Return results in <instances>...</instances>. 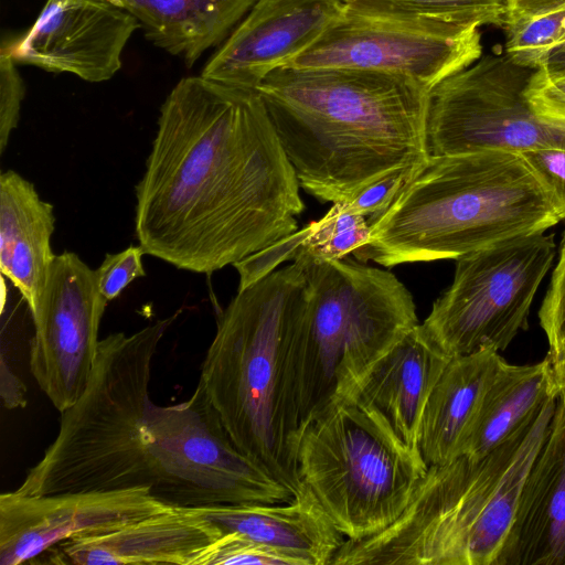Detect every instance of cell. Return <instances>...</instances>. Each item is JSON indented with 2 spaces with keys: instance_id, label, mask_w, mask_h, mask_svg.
Returning a JSON list of instances; mask_svg holds the SVG:
<instances>
[{
  "instance_id": "6da1fadb",
  "label": "cell",
  "mask_w": 565,
  "mask_h": 565,
  "mask_svg": "<svg viewBox=\"0 0 565 565\" xmlns=\"http://www.w3.org/2000/svg\"><path fill=\"white\" fill-rule=\"evenodd\" d=\"M299 188L258 92L184 77L136 185V237L145 254L211 275L297 232Z\"/></svg>"
},
{
  "instance_id": "7a4b0ae2",
  "label": "cell",
  "mask_w": 565,
  "mask_h": 565,
  "mask_svg": "<svg viewBox=\"0 0 565 565\" xmlns=\"http://www.w3.org/2000/svg\"><path fill=\"white\" fill-rule=\"evenodd\" d=\"M256 92L300 188L321 202H350L428 158L430 89L409 77L364 68L279 67Z\"/></svg>"
},
{
  "instance_id": "3957f363",
  "label": "cell",
  "mask_w": 565,
  "mask_h": 565,
  "mask_svg": "<svg viewBox=\"0 0 565 565\" xmlns=\"http://www.w3.org/2000/svg\"><path fill=\"white\" fill-rule=\"evenodd\" d=\"M306 291L296 260L237 290L217 318L196 386L236 447L294 495L303 483L292 342Z\"/></svg>"
},
{
  "instance_id": "277c9868",
  "label": "cell",
  "mask_w": 565,
  "mask_h": 565,
  "mask_svg": "<svg viewBox=\"0 0 565 565\" xmlns=\"http://www.w3.org/2000/svg\"><path fill=\"white\" fill-rule=\"evenodd\" d=\"M562 221L551 196L516 152L428 156L351 254L384 267L457 259Z\"/></svg>"
},
{
  "instance_id": "5b68a950",
  "label": "cell",
  "mask_w": 565,
  "mask_h": 565,
  "mask_svg": "<svg viewBox=\"0 0 565 565\" xmlns=\"http://www.w3.org/2000/svg\"><path fill=\"white\" fill-rule=\"evenodd\" d=\"M557 396L486 456L428 466L403 514L375 535L345 540L330 565H502Z\"/></svg>"
},
{
  "instance_id": "8992f818",
  "label": "cell",
  "mask_w": 565,
  "mask_h": 565,
  "mask_svg": "<svg viewBox=\"0 0 565 565\" xmlns=\"http://www.w3.org/2000/svg\"><path fill=\"white\" fill-rule=\"evenodd\" d=\"M181 311L132 334L116 332L99 341L86 388L61 413L55 439L17 493L149 487L147 417L152 405V361Z\"/></svg>"
},
{
  "instance_id": "52a82bcc",
  "label": "cell",
  "mask_w": 565,
  "mask_h": 565,
  "mask_svg": "<svg viewBox=\"0 0 565 565\" xmlns=\"http://www.w3.org/2000/svg\"><path fill=\"white\" fill-rule=\"evenodd\" d=\"M307 291L292 360L300 426L348 397L372 366L419 323L411 291L361 262L297 256Z\"/></svg>"
},
{
  "instance_id": "ba28073f",
  "label": "cell",
  "mask_w": 565,
  "mask_h": 565,
  "mask_svg": "<svg viewBox=\"0 0 565 565\" xmlns=\"http://www.w3.org/2000/svg\"><path fill=\"white\" fill-rule=\"evenodd\" d=\"M297 460L302 483L345 540L391 526L428 468L350 397L301 427Z\"/></svg>"
},
{
  "instance_id": "9c48e42d",
  "label": "cell",
  "mask_w": 565,
  "mask_h": 565,
  "mask_svg": "<svg viewBox=\"0 0 565 565\" xmlns=\"http://www.w3.org/2000/svg\"><path fill=\"white\" fill-rule=\"evenodd\" d=\"M147 460L152 494L172 507L275 503L294 497L236 447L198 388L179 404L152 403Z\"/></svg>"
},
{
  "instance_id": "30bf717a",
  "label": "cell",
  "mask_w": 565,
  "mask_h": 565,
  "mask_svg": "<svg viewBox=\"0 0 565 565\" xmlns=\"http://www.w3.org/2000/svg\"><path fill=\"white\" fill-rule=\"evenodd\" d=\"M556 255L554 234L537 233L468 253L422 326L450 358L505 350L529 326L536 291Z\"/></svg>"
},
{
  "instance_id": "8fae6325",
  "label": "cell",
  "mask_w": 565,
  "mask_h": 565,
  "mask_svg": "<svg viewBox=\"0 0 565 565\" xmlns=\"http://www.w3.org/2000/svg\"><path fill=\"white\" fill-rule=\"evenodd\" d=\"M479 28L344 0L326 31L282 67L372 70L406 76L431 89L481 57Z\"/></svg>"
},
{
  "instance_id": "7c38bea8",
  "label": "cell",
  "mask_w": 565,
  "mask_h": 565,
  "mask_svg": "<svg viewBox=\"0 0 565 565\" xmlns=\"http://www.w3.org/2000/svg\"><path fill=\"white\" fill-rule=\"evenodd\" d=\"M533 72L505 53L490 54L434 86L426 125L428 156L565 147V132L542 121L526 100Z\"/></svg>"
},
{
  "instance_id": "4fadbf2b",
  "label": "cell",
  "mask_w": 565,
  "mask_h": 565,
  "mask_svg": "<svg viewBox=\"0 0 565 565\" xmlns=\"http://www.w3.org/2000/svg\"><path fill=\"white\" fill-rule=\"evenodd\" d=\"M107 303L98 289L96 270L75 253L55 255L39 303L30 313L34 326L30 370L60 413L86 388Z\"/></svg>"
},
{
  "instance_id": "5bb4252c",
  "label": "cell",
  "mask_w": 565,
  "mask_h": 565,
  "mask_svg": "<svg viewBox=\"0 0 565 565\" xmlns=\"http://www.w3.org/2000/svg\"><path fill=\"white\" fill-rule=\"evenodd\" d=\"M172 508L149 487L42 495L4 492L0 494V564L31 562L65 541Z\"/></svg>"
},
{
  "instance_id": "9a60e30c",
  "label": "cell",
  "mask_w": 565,
  "mask_h": 565,
  "mask_svg": "<svg viewBox=\"0 0 565 565\" xmlns=\"http://www.w3.org/2000/svg\"><path fill=\"white\" fill-rule=\"evenodd\" d=\"M139 28L107 0H46L31 28L2 50L17 64L99 83L121 68L124 49Z\"/></svg>"
},
{
  "instance_id": "2e32d148",
  "label": "cell",
  "mask_w": 565,
  "mask_h": 565,
  "mask_svg": "<svg viewBox=\"0 0 565 565\" xmlns=\"http://www.w3.org/2000/svg\"><path fill=\"white\" fill-rule=\"evenodd\" d=\"M343 4L344 0H256L201 76L232 88L256 90L267 75L307 50Z\"/></svg>"
},
{
  "instance_id": "e0dca14e",
  "label": "cell",
  "mask_w": 565,
  "mask_h": 565,
  "mask_svg": "<svg viewBox=\"0 0 565 565\" xmlns=\"http://www.w3.org/2000/svg\"><path fill=\"white\" fill-rule=\"evenodd\" d=\"M222 530L198 508L174 507L117 529L65 541L49 552L58 564L207 565Z\"/></svg>"
},
{
  "instance_id": "ac0fdd59",
  "label": "cell",
  "mask_w": 565,
  "mask_h": 565,
  "mask_svg": "<svg viewBox=\"0 0 565 565\" xmlns=\"http://www.w3.org/2000/svg\"><path fill=\"white\" fill-rule=\"evenodd\" d=\"M450 359L418 323L372 366L348 397L401 444L420 454L424 412Z\"/></svg>"
},
{
  "instance_id": "d6986e66",
  "label": "cell",
  "mask_w": 565,
  "mask_h": 565,
  "mask_svg": "<svg viewBox=\"0 0 565 565\" xmlns=\"http://www.w3.org/2000/svg\"><path fill=\"white\" fill-rule=\"evenodd\" d=\"M502 565H565V399L524 482Z\"/></svg>"
},
{
  "instance_id": "ffe728a7",
  "label": "cell",
  "mask_w": 565,
  "mask_h": 565,
  "mask_svg": "<svg viewBox=\"0 0 565 565\" xmlns=\"http://www.w3.org/2000/svg\"><path fill=\"white\" fill-rule=\"evenodd\" d=\"M223 533H237L299 559L330 565L345 541L308 487L290 500L198 508Z\"/></svg>"
},
{
  "instance_id": "44dd1931",
  "label": "cell",
  "mask_w": 565,
  "mask_h": 565,
  "mask_svg": "<svg viewBox=\"0 0 565 565\" xmlns=\"http://www.w3.org/2000/svg\"><path fill=\"white\" fill-rule=\"evenodd\" d=\"M505 360L493 349L452 356L428 398L419 451L428 466L461 456L484 395Z\"/></svg>"
},
{
  "instance_id": "7402d4cb",
  "label": "cell",
  "mask_w": 565,
  "mask_h": 565,
  "mask_svg": "<svg viewBox=\"0 0 565 565\" xmlns=\"http://www.w3.org/2000/svg\"><path fill=\"white\" fill-rule=\"evenodd\" d=\"M53 205L41 200L33 183L18 172L0 175V269L32 313L44 290L55 255Z\"/></svg>"
},
{
  "instance_id": "603a6c76",
  "label": "cell",
  "mask_w": 565,
  "mask_h": 565,
  "mask_svg": "<svg viewBox=\"0 0 565 565\" xmlns=\"http://www.w3.org/2000/svg\"><path fill=\"white\" fill-rule=\"evenodd\" d=\"M139 22L146 38L194 64L223 43L256 0H107Z\"/></svg>"
},
{
  "instance_id": "cb8c5ba5",
  "label": "cell",
  "mask_w": 565,
  "mask_h": 565,
  "mask_svg": "<svg viewBox=\"0 0 565 565\" xmlns=\"http://www.w3.org/2000/svg\"><path fill=\"white\" fill-rule=\"evenodd\" d=\"M553 366L546 356L534 364L504 361L489 386L462 455L481 458L510 438L553 394Z\"/></svg>"
},
{
  "instance_id": "d4e9b609",
  "label": "cell",
  "mask_w": 565,
  "mask_h": 565,
  "mask_svg": "<svg viewBox=\"0 0 565 565\" xmlns=\"http://www.w3.org/2000/svg\"><path fill=\"white\" fill-rule=\"evenodd\" d=\"M301 231L302 239L294 258L333 260L342 259L362 245L369 237L370 226L366 216L352 212L345 202H335L320 220Z\"/></svg>"
},
{
  "instance_id": "484cf974",
  "label": "cell",
  "mask_w": 565,
  "mask_h": 565,
  "mask_svg": "<svg viewBox=\"0 0 565 565\" xmlns=\"http://www.w3.org/2000/svg\"><path fill=\"white\" fill-rule=\"evenodd\" d=\"M505 29V54L521 66L537 70L544 57L565 42V6Z\"/></svg>"
},
{
  "instance_id": "4316f807",
  "label": "cell",
  "mask_w": 565,
  "mask_h": 565,
  "mask_svg": "<svg viewBox=\"0 0 565 565\" xmlns=\"http://www.w3.org/2000/svg\"><path fill=\"white\" fill-rule=\"evenodd\" d=\"M478 26L508 23V0H355Z\"/></svg>"
},
{
  "instance_id": "83f0119b",
  "label": "cell",
  "mask_w": 565,
  "mask_h": 565,
  "mask_svg": "<svg viewBox=\"0 0 565 565\" xmlns=\"http://www.w3.org/2000/svg\"><path fill=\"white\" fill-rule=\"evenodd\" d=\"M539 318L548 341L546 356L555 369L565 363V233Z\"/></svg>"
},
{
  "instance_id": "f1b7e54d",
  "label": "cell",
  "mask_w": 565,
  "mask_h": 565,
  "mask_svg": "<svg viewBox=\"0 0 565 565\" xmlns=\"http://www.w3.org/2000/svg\"><path fill=\"white\" fill-rule=\"evenodd\" d=\"M302 565L296 557L228 532L215 542L207 565Z\"/></svg>"
},
{
  "instance_id": "f546056e",
  "label": "cell",
  "mask_w": 565,
  "mask_h": 565,
  "mask_svg": "<svg viewBox=\"0 0 565 565\" xmlns=\"http://www.w3.org/2000/svg\"><path fill=\"white\" fill-rule=\"evenodd\" d=\"M525 97L542 121L565 132V72L534 70L525 88Z\"/></svg>"
},
{
  "instance_id": "4dcf8cb0",
  "label": "cell",
  "mask_w": 565,
  "mask_h": 565,
  "mask_svg": "<svg viewBox=\"0 0 565 565\" xmlns=\"http://www.w3.org/2000/svg\"><path fill=\"white\" fill-rule=\"evenodd\" d=\"M143 255L145 250L140 245L129 246L116 254H106L96 269V277L98 289L108 301L118 298L135 279L146 276Z\"/></svg>"
},
{
  "instance_id": "1f68e13d",
  "label": "cell",
  "mask_w": 565,
  "mask_h": 565,
  "mask_svg": "<svg viewBox=\"0 0 565 565\" xmlns=\"http://www.w3.org/2000/svg\"><path fill=\"white\" fill-rule=\"evenodd\" d=\"M520 154L545 188L561 218L565 220V147L535 148Z\"/></svg>"
},
{
  "instance_id": "d6a6232c",
  "label": "cell",
  "mask_w": 565,
  "mask_h": 565,
  "mask_svg": "<svg viewBox=\"0 0 565 565\" xmlns=\"http://www.w3.org/2000/svg\"><path fill=\"white\" fill-rule=\"evenodd\" d=\"M14 60L1 49L0 55V154H3L11 132L17 128L25 95L23 79Z\"/></svg>"
},
{
  "instance_id": "836d02e7",
  "label": "cell",
  "mask_w": 565,
  "mask_h": 565,
  "mask_svg": "<svg viewBox=\"0 0 565 565\" xmlns=\"http://www.w3.org/2000/svg\"><path fill=\"white\" fill-rule=\"evenodd\" d=\"M415 168L392 173L381 181L371 184L352 201L345 202L347 206L352 212L363 216H372L383 212L404 186Z\"/></svg>"
},
{
  "instance_id": "e575fe53",
  "label": "cell",
  "mask_w": 565,
  "mask_h": 565,
  "mask_svg": "<svg viewBox=\"0 0 565 565\" xmlns=\"http://www.w3.org/2000/svg\"><path fill=\"white\" fill-rule=\"evenodd\" d=\"M0 396L8 409L23 408L26 405V387L6 362L3 354L0 362Z\"/></svg>"
},
{
  "instance_id": "d590c367",
  "label": "cell",
  "mask_w": 565,
  "mask_h": 565,
  "mask_svg": "<svg viewBox=\"0 0 565 565\" xmlns=\"http://www.w3.org/2000/svg\"><path fill=\"white\" fill-rule=\"evenodd\" d=\"M565 6V0H508V24L542 15Z\"/></svg>"
},
{
  "instance_id": "8d00e7d4",
  "label": "cell",
  "mask_w": 565,
  "mask_h": 565,
  "mask_svg": "<svg viewBox=\"0 0 565 565\" xmlns=\"http://www.w3.org/2000/svg\"><path fill=\"white\" fill-rule=\"evenodd\" d=\"M537 70L548 73L565 72V42L552 50L542 61Z\"/></svg>"
},
{
  "instance_id": "74e56055",
  "label": "cell",
  "mask_w": 565,
  "mask_h": 565,
  "mask_svg": "<svg viewBox=\"0 0 565 565\" xmlns=\"http://www.w3.org/2000/svg\"><path fill=\"white\" fill-rule=\"evenodd\" d=\"M558 394L565 399V363L553 369Z\"/></svg>"
}]
</instances>
